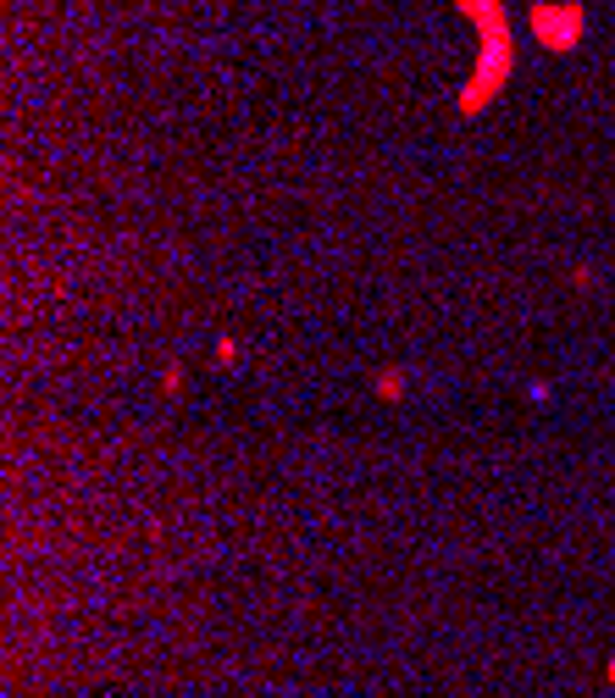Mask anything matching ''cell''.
Wrapping results in <instances>:
<instances>
[{"label": "cell", "instance_id": "6da1fadb", "mask_svg": "<svg viewBox=\"0 0 615 698\" xmlns=\"http://www.w3.org/2000/svg\"><path fill=\"white\" fill-rule=\"evenodd\" d=\"M510 73H516V39H483L471 78L460 84V117H483L494 106V95H505Z\"/></svg>", "mask_w": 615, "mask_h": 698}, {"label": "cell", "instance_id": "7a4b0ae2", "mask_svg": "<svg viewBox=\"0 0 615 698\" xmlns=\"http://www.w3.org/2000/svg\"><path fill=\"white\" fill-rule=\"evenodd\" d=\"M527 28L543 50H577L582 34H588V6L582 0H538V6H527Z\"/></svg>", "mask_w": 615, "mask_h": 698}, {"label": "cell", "instance_id": "3957f363", "mask_svg": "<svg viewBox=\"0 0 615 698\" xmlns=\"http://www.w3.org/2000/svg\"><path fill=\"white\" fill-rule=\"evenodd\" d=\"M455 12L477 28V39H516V23H510L505 0H455Z\"/></svg>", "mask_w": 615, "mask_h": 698}, {"label": "cell", "instance_id": "277c9868", "mask_svg": "<svg viewBox=\"0 0 615 698\" xmlns=\"http://www.w3.org/2000/svg\"><path fill=\"white\" fill-rule=\"evenodd\" d=\"M377 399H388V405H394V399H405V372H394V366H388V372H377Z\"/></svg>", "mask_w": 615, "mask_h": 698}, {"label": "cell", "instance_id": "5b68a950", "mask_svg": "<svg viewBox=\"0 0 615 698\" xmlns=\"http://www.w3.org/2000/svg\"><path fill=\"white\" fill-rule=\"evenodd\" d=\"M239 361V338H217V366H233Z\"/></svg>", "mask_w": 615, "mask_h": 698}, {"label": "cell", "instance_id": "8992f818", "mask_svg": "<svg viewBox=\"0 0 615 698\" xmlns=\"http://www.w3.org/2000/svg\"><path fill=\"white\" fill-rule=\"evenodd\" d=\"M161 394H183V366H167L161 372Z\"/></svg>", "mask_w": 615, "mask_h": 698}, {"label": "cell", "instance_id": "52a82bcc", "mask_svg": "<svg viewBox=\"0 0 615 698\" xmlns=\"http://www.w3.org/2000/svg\"><path fill=\"white\" fill-rule=\"evenodd\" d=\"M604 682H610V687H615V660H610V665H604Z\"/></svg>", "mask_w": 615, "mask_h": 698}]
</instances>
